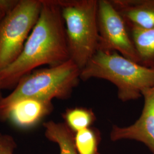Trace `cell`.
<instances>
[{
    "mask_svg": "<svg viewBox=\"0 0 154 154\" xmlns=\"http://www.w3.org/2000/svg\"><path fill=\"white\" fill-rule=\"evenodd\" d=\"M38 20L21 54L0 72L2 89L16 86L20 79L39 66H58L70 60L65 23L57 0H42Z\"/></svg>",
    "mask_w": 154,
    "mask_h": 154,
    "instance_id": "1",
    "label": "cell"
},
{
    "mask_svg": "<svg viewBox=\"0 0 154 154\" xmlns=\"http://www.w3.org/2000/svg\"><path fill=\"white\" fill-rule=\"evenodd\" d=\"M81 70L69 60L58 66L35 70L20 79L16 88L0 102V121L5 122L19 100L36 98L52 101L69 99L81 80Z\"/></svg>",
    "mask_w": 154,
    "mask_h": 154,
    "instance_id": "2",
    "label": "cell"
},
{
    "mask_svg": "<svg viewBox=\"0 0 154 154\" xmlns=\"http://www.w3.org/2000/svg\"><path fill=\"white\" fill-rule=\"evenodd\" d=\"M81 80L102 79L117 88L123 102L140 98L146 89L154 86V69L142 66L119 53L98 50L81 72Z\"/></svg>",
    "mask_w": 154,
    "mask_h": 154,
    "instance_id": "3",
    "label": "cell"
},
{
    "mask_svg": "<svg viewBox=\"0 0 154 154\" xmlns=\"http://www.w3.org/2000/svg\"><path fill=\"white\" fill-rule=\"evenodd\" d=\"M71 60L81 70L99 49L98 0H57Z\"/></svg>",
    "mask_w": 154,
    "mask_h": 154,
    "instance_id": "4",
    "label": "cell"
},
{
    "mask_svg": "<svg viewBox=\"0 0 154 154\" xmlns=\"http://www.w3.org/2000/svg\"><path fill=\"white\" fill-rule=\"evenodd\" d=\"M42 6V0H19L0 21V72L21 54L38 20Z\"/></svg>",
    "mask_w": 154,
    "mask_h": 154,
    "instance_id": "5",
    "label": "cell"
},
{
    "mask_svg": "<svg viewBox=\"0 0 154 154\" xmlns=\"http://www.w3.org/2000/svg\"><path fill=\"white\" fill-rule=\"evenodd\" d=\"M98 50L116 51L139 63L138 55L126 23L110 0H98Z\"/></svg>",
    "mask_w": 154,
    "mask_h": 154,
    "instance_id": "6",
    "label": "cell"
},
{
    "mask_svg": "<svg viewBox=\"0 0 154 154\" xmlns=\"http://www.w3.org/2000/svg\"><path fill=\"white\" fill-rule=\"evenodd\" d=\"M144 106L141 116L134 124L127 127L114 125L110 132V139L116 142L134 140L143 143L154 154V86L142 93Z\"/></svg>",
    "mask_w": 154,
    "mask_h": 154,
    "instance_id": "7",
    "label": "cell"
},
{
    "mask_svg": "<svg viewBox=\"0 0 154 154\" xmlns=\"http://www.w3.org/2000/svg\"><path fill=\"white\" fill-rule=\"evenodd\" d=\"M53 109L52 101L26 98L17 102L9 111L7 121L21 129L36 126Z\"/></svg>",
    "mask_w": 154,
    "mask_h": 154,
    "instance_id": "8",
    "label": "cell"
},
{
    "mask_svg": "<svg viewBox=\"0 0 154 154\" xmlns=\"http://www.w3.org/2000/svg\"><path fill=\"white\" fill-rule=\"evenodd\" d=\"M127 26L154 28V0H110Z\"/></svg>",
    "mask_w": 154,
    "mask_h": 154,
    "instance_id": "9",
    "label": "cell"
},
{
    "mask_svg": "<svg viewBox=\"0 0 154 154\" xmlns=\"http://www.w3.org/2000/svg\"><path fill=\"white\" fill-rule=\"evenodd\" d=\"M138 55L139 63L154 69V28L127 26Z\"/></svg>",
    "mask_w": 154,
    "mask_h": 154,
    "instance_id": "10",
    "label": "cell"
},
{
    "mask_svg": "<svg viewBox=\"0 0 154 154\" xmlns=\"http://www.w3.org/2000/svg\"><path fill=\"white\" fill-rule=\"evenodd\" d=\"M43 126L46 138L58 145L60 154H78L75 143V132L65 122L50 121L44 122Z\"/></svg>",
    "mask_w": 154,
    "mask_h": 154,
    "instance_id": "11",
    "label": "cell"
},
{
    "mask_svg": "<svg viewBox=\"0 0 154 154\" xmlns=\"http://www.w3.org/2000/svg\"><path fill=\"white\" fill-rule=\"evenodd\" d=\"M63 118L65 123L75 133L90 127L96 120L92 109L81 107L67 109Z\"/></svg>",
    "mask_w": 154,
    "mask_h": 154,
    "instance_id": "12",
    "label": "cell"
},
{
    "mask_svg": "<svg viewBox=\"0 0 154 154\" xmlns=\"http://www.w3.org/2000/svg\"><path fill=\"white\" fill-rule=\"evenodd\" d=\"M100 136L97 130L89 127L75 133V143L78 154H99Z\"/></svg>",
    "mask_w": 154,
    "mask_h": 154,
    "instance_id": "13",
    "label": "cell"
},
{
    "mask_svg": "<svg viewBox=\"0 0 154 154\" xmlns=\"http://www.w3.org/2000/svg\"><path fill=\"white\" fill-rule=\"evenodd\" d=\"M17 147L16 142L12 136L0 132V154H15Z\"/></svg>",
    "mask_w": 154,
    "mask_h": 154,
    "instance_id": "14",
    "label": "cell"
},
{
    "mask_svg": "<svg viewBox=\"0 0 154 154\" xmlns=\"http://www.w3.org/2000/svg\"><path fill=\"white\" fill-rule=\"evenodd\" d=\"M18 1L19 0H0V11L6 15L16 6Z\"/></svg>",
    "mask_w": 154,
    "mask_h": 154,
    "instance_id": "15",
    "label": "cell"
},
{
    "mask_svg": "<svg viewBox=\"0 0 154 154\" xmlns=\"http://www.w3.org/2000/svg\"><path fill=\"white\" fill-rule=\"evenodd\" d=\"M2 88H1V86H0V102H1V100H2V99L4 98V97H3V96H2Z\"/></svg>",
    "mask_w": 154,
    "mask_h": 154,
    "instance_id": "16",
    "label": "cell"
},
{
    "mask_svg": "<svg viewBox=\"0 0 154 154\" xmlns=\"http://www.w3.org/2000/svg\"><path fill=\"white\" fill-rule=\"evenodd\" d=\"M4 16H5V14L1 11H0V21L1 20V19Z\"/></svg>",
    "mask_w": 154,
    "mask_h": 154,
    "instance_id": "17",
    "label": "cell"
}]
</instances>
